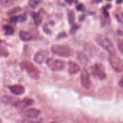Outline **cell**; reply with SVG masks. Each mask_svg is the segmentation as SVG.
<instances>
[{
  "mask_svg": "<svg viewBox=\"0 0 123 123\" xmlns=\"http://www.w3.org/2000/svg\"><path fill=\"white\" fill-rule=\"evenodd\" d=\"M27 19L26 14H22V15L16 16H13L10 19V22L12 24L15 25L18 22H22L25 21Z\"/></svg>",
  "mask_w": 123,
  "mask_h": 123,
  "instance_id": "cell-14",
  "label": "cell"
},
{
  "mask_svg": "<svg viewBox=\"0 0 123 123\" xmlns=\"http://www.w3.org/2000/svg\"><path fill=\"white\" fill-rule=\"evenodd\" d=\"M56 123V122H51V123Z\"/></svg>",
  "mask_w": 123,
  "mask_h": 123,
  "instance_id": "cell-32",
  "label": "cell"
},
{
  "mask_svg": "<svg viewBox=\"0 0 123 123\" xmlns=\"http://www.w3.org/2000/svg\"><path fill=\"white\" fill-rule=\"evenodd\" d=\"M91 72L94 76L100 80H104L106 78V73L102 66H100V64H94L91 68Z\"/></svg>",
  "mask_w": 123,
  "mask_h": 123,
  "instance_id": "cell-6",
  "label": "cell"
},
{
  "mask_svg": "<svg viewBox=\"0 0 123 123\" xmlns=\"http://www.w3.org/2000/svg\"><path fill=\"white\" fill-rule=\"evenodd\" d=\"M47 64L52 71L58 72L63 70L65 67V63L62 60L54 58H48L47 60Z\"/></svg>",
  "mask_w": 123,
  "mask_h": 123,
  "instance_id": "cell-5",
  "label": "cell"
},
{
  "mask_svg": "<svg viewBox=\"0 0 123 123\" xmlns=\"http://www.w3.org/2000/svg\"><path fill=\"white\" fill-rule=\"evenodd\" d=\"M106 1H112V0H106Z\"/></svg>",
  "mask_w": 123,
  "mask_h": 123,
  "instance_id": "cell-33",
  "label": "cell"
},
{
  "mask_svg": "<svg viewBox=\"0 0 123 123\" xmlns=\"http://www.w3.org/2000/svg\"><path fill=\"white\" fill-rule=\"evenodd\" d=\"M79 27L80 26L78 25L74 24L73 25H72V27H71V30H70V34H74L76 32V31L78 30Z\"/></svg>",
  "mask_w": 123,
  "mask_h": 123,
  "instance_id": "cell-24",
  "label": "cell"
},
{
  "mask_svg": "<svg viewBox=\"0 0 123 123\" xmlns=\"http://www.w3.org/2000/svg\"><path fill=\"white\" fill-rule=\"evenodd\" d=\"M75 1V0H65V1H66L67 3L69 4H71L73 3Z\"/></svg>",
  "mask_w": 123,
  "mask_h": 123,
  "instance_id": "cell-29",
  "label": "cell"
},
{
  "mask_svg": "<svg viewBox=\"0 0 123 123\" xmlns=\"http://www.w3.org/2000/svg\"><path fill=\"white\" fill-rule=\"evenodd\" d=\"M67 35L65 33V32H61V33L59 34L57 36V39H60V38H65V37H66Z\"/></svg>",
  "mask_w": 123,
  "mask_h": 123,
  "instance_id": "cell-27",
  "label": "cell"
},
{
  "mask_svg": "<svg viewBox=\"0 0 123 123\" xmlns=\"http://www.w3.org/2000/svg\"><path fill=\"white\" fill-rule=\"evenodd\" d=\"M75 14L73 11L69 10L68 12V19L70 25H73L75 22Z\"/></svg>",
  "mask_w": 123,
  "mask_h": 123,
  "instance_id": "cell-20",
  "label": "cell"
},
{
  "mask_svg": "<svg viewBox=\"0 0 123 123\" xmlns=\"http://www.w3.org/2000/svg\"><path fill=\"white\" fill-rule=\"evenodd\" d=\"M76 8H77V10L78 11L83 12V11H84V10H85V7H84V6L83 4L80 3L79 4L77 5V6H76Z\"/></svg>",
  "mask_w": 123,
  "mask_h": 123,
  "instance_id": "cell-25",
  "label": "cell"
},
{
  "mask_svg": "<svg viewBox=\"0 0 123 123\" xmlns=\"http://www.w3.org/2000/svg\"><path fill=\"white\" fill-rule=\"evenodd\" d=\"M30 15L32 17L35 25H39L41 24L42 19V17L41 16V15H40L39 13H35V12H31V13H30Z\"/></svg>",
  "mask_w": 123,
  "mask_h": 123,
  "instance_id": "cell-16",
  "label": "cell"
},
{
  "mask_svg": "<svg viewBox=\"0 0 123 123\" xmlns=\"http://www.w3.org/2000/svg\"><path fill=\"white\" fill-rule=\"evenodd\" d=\"M95 40L101 48L108 52L110 55L116 54L115 49L113 46V43L106 36L101 34H98L95 37Z\"/></svg>",
  "mask_w": 123,
  "mask_h": 123,
  "instance_id": "cell-1",
  "label": "cell"
},
{
  "mask_svg": "<svg viewBox=\"0 0 123 123\" xmlns=\"http://www.w3.org/2000/svg\"><path fill=\"white\" fill-rule=\"evenodd\" d=\"M42 2V0H29V6L32 8H35Z\"/></svg>",
  "mask_w": 123,
  "mask_h": 123,
  "instance_id": "cell-21",
  "label": "cell"
},
{
  "mask_svg": "<svg viewBox=\"0 0 123 123\" xmlns=\"http://www.w3.org/2000/svg\"><path fill=\"white\" fill-rule=\"evenodd\" d=\"M41 114V111L36 108H30L22 112V116L28 118H37Z\"/></svg>",
  "mask_w": 123,
  "mask_h": 123,
  "instance_id": "cell-8",
  "label": "cell"
},
{
  "mask_svg": "<svg viewBox=\"0 0 123 123\" xmlns=\"http://www.w3.org/2000/svg\"><path fill=\"white\" fill-rule=\"evenodd\" d=\"M123 2V0H116V3L118 4H120Z\"/></svg>",
  "mask_w": 123,
  "mask_h": 123,
  "instance_id": "cell-30",
  "label": "cell"
},
{
  "mask_svg": "<svg viewBox=\"0 0 123 123\" xmlns=\"http://www.w3.org/2000/svg\"><path fill=\"white\" fill-rule=\"evenodd\" d=\"M41 120H39L37 118H24L20 119L17 121V123H40Z\"/></svg>",
  "mask_w": 123,
  "mask_h": 123,
  "instance_id": "cell-17",
  "label": "cell"
},
{
  "mask_svg": "<svg viewBox=\"0 0 123 123\" xmlns=\"http://www.w3.org/2000/svg\"><path fill=\"white\" fill-rule=\"evenodd\" d=\"M122 16H123V13H122Z\"/></svg>",
  "mask_w": 123,
  "mask_h": 123,
  "instance_id": "cell-34",
  "label": "cell"
},
{
  "mask_svg": "<svg viewBox=\"0 0 123 123\" xmlns=\"http://www.w3.org/2000/svg\"><path fill=\"white\" fill-rule=\"evenodd\" d=\"M8 52L7 49L2 46L0 45V56L7 57L8 55Z\"/></svg>",
  "mask_w": 123,
  "mask_h": 123,
  "instance_id": "cell-23",
  "label": "cell"
},
{
  "mask_svg": "<svg viewBox=\"0 0 123 123\" xmlns=\"http://www.w3.org/2000/svg\"><path fill=\"white\" fill-rule=\"evenodd\" d=\"M19 38L24 42H28L33 39V36L30 32L24 31H20L19 33Z\"/></svg>",
  "mask_w": 123,
  "mask_h": 123,
  "instance_id": "cell-15",
  "label": "cell"
},
{
  "mask_svg": "<svg viewBox=\"0 0 123 123\" xmlns=\"http://www.w3.org/2000/svg\"><path fill=\"white\" fill-rule=\"evenodd\" d=\"M22 8H20V7H14V8L10 10L7 12V14H8V16L14 15V14L20 12Z\"/></svg>",
  "mask_w": 123,
  "mask_h": 123,
  "instance_id": "cell-22",
  "label": "cell"
},
{
  "mask_svg": "<svg viewBox=\"0 0 123 123\" xmlns=\"http://www.w3.org/2000/svg\"><path fill=\"white\" fill-rule=\"evenodd\" d=\"M68 72L70 74H75L78 73L80 70V67L77 64L69 61L68 64Z\"/></svg>",
  "mask_w": 123,
  "mask_h": 123,
  "instance_id": "cell-12",
  "label": "cell"
},
{
  "mask_svg": "<svg viewBox=\"0 0 123 123\" xmlns=\"http://www.w3.org/2000/svg\"><path fill=\"white\" fill-rule=\"evenodd\" d=\"M12 94L17 96H20L25 92V88L20 85H13L8 87Z\"/></svg>",
  "mask_w": 123,
  "mask_h": 123,
  "instance_id": "cell-11",
  "label": "cell"
},
{
  "mask_svg": "<svg viewBox=\"0 0 123 123\" xmlns=\"http://www.w3.org/2000/svg\"><path fill=\"white\" fill-rule=\"evenodd\" d=\"M51 50L54 55L62 57H69L74 54L71 48L64 44H54L51 48Z\"/></svg>",
  "mask_w": 123,
  "mask_h": 123,
  "instance_id": "cell-2",
  "label": "cell"
},
{
  "mask_svg": "<svg viewBox=\"0 0 123 123\" xmlns=\"http://www.w3.org/2000/svg\"><path fill=\"white\" fill-rule=\"evenodd\" d=\"M20 67L27 72L29 76L34 79H37L39 77V71L30 61L24 60L20 64Z\"/></svg>",
  "mask_w": 123,
  "mask_h": 123,
  "instance_id": "cell-3",
  "label": "cell"
},
{
  "mask_svg": "<svg viewBox=\"0 0 123 123\" xmlns=\"http://www.w3.org/2000/svg\"><path fill=\"white\" fill-rule=\"evenodd\" d=\"M48 55V51L46 50H40L36 52V54L34 56V60L36 63L39 64H41L45 61L47 59V56Z\"/></svg>",
  "mask_w": 123,
  "mask_h": 123,
  "instance_id": "cell-9",
  "label": "cell"
},
{
  "mask_svg": "<svg viewBox=\"0 0 123 123\" xmlns=\"http://www.w3.org/2000/svg\"><path fill=\"white\" fill-rule=\"evenodd\" d=\"M118 48L123 54V40H119L118 42Z\"/></svg>",
  "mask_w": 123,
  "mask_h": 123,
  "instance_id": "cell-26",
  "label": "cell"
},
{
  "mask_svg": "<svg viewBox=\"0 0 123 123\" xmlns=\"http://www.w3.org/2000/svg\"><path fill=\"white\" fill-rule=\"evenodd\" d=\"M119 85L121 87L123 88V76L121 78L120 80L119 81Z\"/></svg>",
  "mask_w": 123,
  "mask_h": 123,
  "instance_id": "cell-28",
  "label": "cell"
},
{
  "mask_svg": "<svg viewBox=\"0 0 123 123\" xmlns=\"http://www.w3.org/2000/svg\"><path fill=\"white\" fill-rule=\"evenodd\" d=\"M80 82L82 86L84 89H89L90 87L91 82H90V76L85 68H83L81 71Z\"/></svg>",
  "mask_w": 123,
  "mask_h": 123,
  "instance_id": "cell-7",
  "label": "cell"
},
{
  "mask_svg": "<svg viewBox=\"0 0 123 123\" xmlns=\"http://www.w3.org/2000/svg\"><path fill=\"white\" fill-rule=\"evenodd\" d=\"M1 100L2 103L6 105H12L14 106V105L18 102V100L14 98V97H11V96H4L1 97Z\"/></svg>",
  "mask_w": 123,
  "mask_h": 123,
  "instance_id": "cell-13",
  "label": "cell"
},
{
  "mask_svg": "<svg viewBox=\"0 0 123 123\" xmlns=\"http://www.w3.org/2000/svg\"><path fill=\"white\" fill-rule=\"evenodd\" d=\"M3 30L6 36H12L14 32V28L10 25H6L3 26Z\"/></svg>",
  "mask_w": 123,
  "mask_h": 123,
  "instance_id": "cell-18",
  "label": "cell"
},
{
  "mask_svg": "<svg viewBox=\"0 0 123 123\" xmlns=\"http://www.w3.org/2000/svg\"><path fill=\"white\" fill-rule=\"evenodd\" d=\"M16 0H0V6L3 7H10L13 6Z\"/></svg>",
  "mask_w": 123,
  "mask_h": 123,
  "instance_id": "cell-19",
  "label": "cell"
},
{
  "mask_svg": "<svg viewBox=\"0 0 123 123\" xmlns=\"http://www.w3.org/2000/svg\"><path fill=\"white\" fill-rule=\"evenodd\" d=\"M109 62L113 70L120 73L123 71V62L120 58L116 56V54L110 55Z\"/></svg>",
  "mask_w": 123,
  "mask_h": 123,
  "instance_id": "cell-4",
  "label": "cell"
},
{
  "mask_svg": "<svg viewBox=\"0 0 123 123\" xmlns=\"http://www.w3.org/2000/svg\"><path fill=\"white\" fill-rule=\"evenodd\" d=\"M95 1H96V2H101V1H102V0H95Z\"/></svg>",
  "mask_w": 123,
  "mask_h": 123,
  "instance_id": "cell-31",
  "label": "cell"
},
{
  "mask_svg": "<svg viewBox=\"0 0 123 123\" xmlns=\"http://www.w3.org/2000/svg\"><path fill=\"white\" fill-rule=\"evenodd\" d=\"M34 100L31 98H25L22 100H18L14 105V106L19 109H23L33 104Z\"/></svg>",
  "mask_w": 123,
  "mask_h": 123,
  "instance_id": "cell-10",
  "label": "cell"
}]
</instances>
